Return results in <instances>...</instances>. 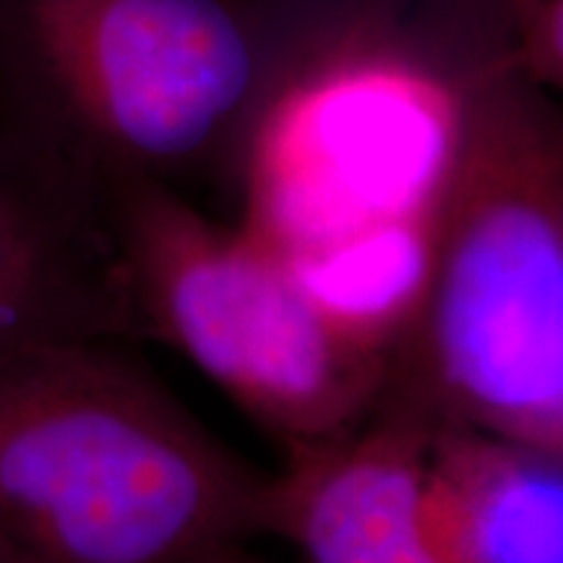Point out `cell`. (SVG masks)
Here are the masks:
<instances>
[{"instance_id": "6da1fadb", "label": "cell", "mask_w": 563, "mask_h": 563, "mask_svg": "<svg viewBox=\"0 0 563 563\" xmlns=\"http://www.w3.org/2000/svg\"><path fill=\"white\" fill-rule=\"evenodd\" d=\"M306 42L287 0H0V170L97 217L118 178L243 167Z\"/></svg>"}, {"instance_id": "7a4b0ae2", "label": "cell", "mask_w": 563, "mask_h": 563, "mask_svg": "<svg viewBox=\"0 0 563 563\" xmlns=\"http://www.w3.org/2000/svg\"><path fill=\"white\" fill-rule=\"evenodd\" d=\"M449 95L426 290L382 399L563 454L561 112L514 51Z\"/></svg>"}, {"instance_id": "3957f363", "label": "cell", "mask_w": 563, "mask_h": 563, "mask_svg": "<svg viewBox=\"0 0 563 563\" xmlns=\"http://www.w3.org/2000/svg\"><path fill=\"white\" fill-rule=\"evenodd\" d=\"M266 485L118 340L0 347V563H175Z\"/></svg>"}, {"instance_id": "277c9868", "label": "cell", "mask_w": 563, "mask_h": 563, "mask_svg": "<svg viewBox=\"0 0 563 563\" xmlns=\"http://www.w3.org/2000/svg\"><path fill=\"white\" fill-rule=\"evenodd\" d=\"M97 214L136 336L170 342L266 431L302 446L376 410L386 357L342 334L243 230L154 178L108 183Z\"/></svg>"}, {"instance_id": "5b68a950", "label": "cell", "mask_w": 563, "mask_h": 563, "mask_svg": "<svg viewBox=\"0 0 563 563\" xmlns=\"http://www.w3.org/2000/svg\"><path fill=\"white\" fill-rule=\"evenodd\" d=\"M439 422L378 399L332 439L290 446L269 475L264 527H279L311 563H441L426 522V475Z\"/></svg>"}, {"instance_id": "8992f818", "label": "cell", "mask_w": 563, "mask_h": 563, "mask_svg": "<svg viewBox=\"0 0 563 563\" xmlns=\"http://www.w3.org/2000/svg\"><path fill=\"white\" fill-rule=\"evenodd\" d=\"M136 336L100 222L0 170V347Z\"/></svg>"}, {"instance_id": "52a82bcc", "label": "cell", "mask_w": 563, "mask_h": 563, "mask_svg": "<svg viewBox=\"0 0 563 563\" xmlns=\"http://www.w3.org/2000/svg\"><path fill=\"white\" fill-rule=\"evenodd\" d=\"M426 522L441 563H563V454L439 422Z\"/></svg>"}, {"instance_id": "ba28073f", "label": "cell", "mask_w": 563, "mask_h": 563, "mask_svg": "<svg viewBox=\"0 0 563 563\" xmlns=\"http://www.w3.org/2000/svg\"><path fill=\"white\" fill-rule=\"evenodd\" d=\"M514 58L540 87H563V0H504Z\"/></svg>"}]
</instances>
